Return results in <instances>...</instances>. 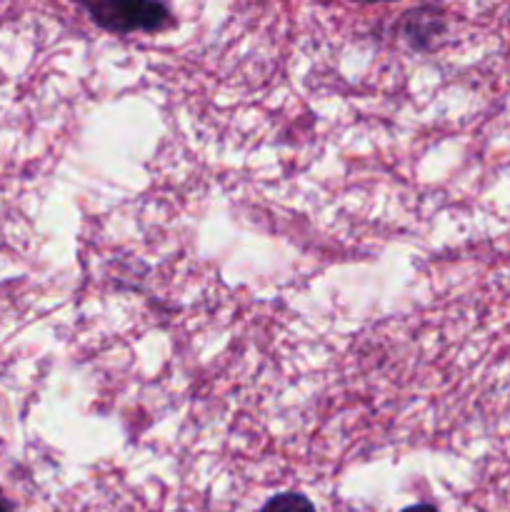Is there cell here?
<instances>
[{
  "label": "cell",
  "instance_id": "cell-1",
  "mask_svg": "<svg viewBox=\"0 0 510 512\" xmlns=\"http://www.w3.org/2000/svg\"><path fill=\"white\" fill-rule=\"evenodd\" d=\"M85 10L100 28L115 33L160 30L170 20V10L165 5L145 3V0H110V3L85 5Z\"/></svg>",
  "mask_w": 510,
  "mask_h": 512
},
{
  "label": "cell",
  "instance_id": "cell-2",
  "mask_svg": "<svg viewBox=\"0 0 510 512\" xmlns=\"http://www.w3.org/2000/svg\"><path fill=\"white\" fill-rule=\"evenodd\" d=\"M260 512H315V508L305 495L285 493V495H278V498L268 500V505H265Z\"/></svg>",
  "mask_w": 510,
  "mask_h": 512
},
{
  "label": "cell",
  "instance_id": "cell-3",
  "mask_svg": "<svg viewBox=\"0 0 510 512\" xmlns=\"http://www.w3.org/2000/svg\"><path fill=\"white\" fill-rule=\"evenodd\" d=\"M403 512H440V510H435L433 505H413V508H405Z\"/></svg>",
  "mask_w": 510,
  "mask_h": 512
}]
</instances>
